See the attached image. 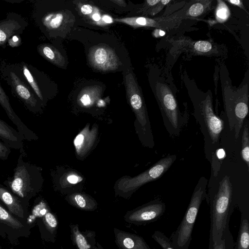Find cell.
Wrapping results in <instances>:
<instances>
[{
  "label": "cell",
  "mask_w": 249,
  "mask_h": 249,
  "mask_svg": "<svg viewBox=\"0 0 249 249\" xmlns=\"http://www.w3.org/2000/svg\"><path fill=\"white\" fill-rule=\"evenodd\" d=\"M242 164L225 154L216 174H211L206 199L210 207L209 249L221 240L235 208L241 217L249 219V170L244 172L248 168L243 170Z\"/></svg>",
  "instance_id": "6da1fadb"
},
{
  "label": "cell",
  "mask_w": 249,
  "mask_h": 249,
  "mask_svg": "<svg viewBox=\"0 0 249 249\" xmlns=\"http://www.w3.org/2000/svg\"><path fill=\"white\" fill-rule=\"evenodd\" d=\"M183 82L193 104L194 116L203 136L205 158L211 165V172L216 173L221 161L217 153L219 149L224 122L214 112L211 90L206 92L200 90L186 74Z\"/></svg>",
  "instance_id": "7a4b0ae2"
},
{
  "label": "cell",
  "mask_w": 249,
  "mask_h": 249,
  "mask_svg": "<svg viewBox=\"0 0 249 249\" xmlns=\"http://www.w3.org/2000/svg\"><path fill=\"white\" fill-rule=\"evenodd\" d=\"M151 83L167 131L173 138L179 136L187 123V114L180 111L171 85L158 68L154 70Z\"/></svg>",
  "instance_id": "3957f363"
},
{
  "label": "cell",
  "mask_w": 249,
  "mask_h": 249,
  "mask_svg": "<svg viewBox=\"0 0 249 249\" xmlns=\"http://www.w3.org/2000/svg\"><path fill=\"white\" fill-rule=\"evenodd\" d=\"M220 78L226 118L230 130L237 140L249 112L248 84L246 83L237 88L233 86L224 65L220 67Z\"/></svg>",
  "instance_id": "277c9868"
},
{
  "label": "cell",
  "mask_w": 249,
  "mask_h": 249,
  "mask_svg": "<svg viewBox=\"0 0 249 249\" xmlns=\"http://www.w3.org/2000/svg\"><path fill=\"white\" fill-rule=\"evenodd\" d=\"M25 151L20 152L13 175L3 183L10 191L21 199L33 197L41 188L42 178L40 168L25 160Z\"/></svg>",
  "instance_id": "5b68a950"
},
{
  "label": "cell",
  "mask_w": 249,
  "mask_h": 249,
  "mask_svg": "<svg viewBox=\"0 0 249 249\" xmlns=\"http://www.w3.org/2000/svg\"><path fill=\"white\" fill-rule=\"evenodd\" d=\"M208 180L204 176L199 179L189 205L180 224L170 239L175 249H189L196 219L202 201L207 198Z\"/></svg>",
  "instance_id": "8992f818"
},
{
  "label": "cell",
  "mask_w": 249,
  "mask_h": 249,
  "mask_svg": "<svg viewBox=\"0 0 249 249\" xmlns=\"http://www.w3.org/2000/svg\"><path fill=\"white\" fill-rule=\"evenodd\" d=\"M125 79L127 96L140 125L143 141L148 146L152 148L154 141L142 93L131 71L126 73Z\"/></svg>",
  "instance_id": "52a82bcc"
},
{
  "label": "cell",
  "mask_w": 249,
  "mask_h": 249,
  "mask_svg": "<svg viewBox=\"0 0 249 249\" xmlns=\"http://www.w3.org/2000/svg\"><path fill=\"white\" fill-rule=\"evenodd\" d=\"M165 204L160 199H156L127 212L124 216L127 223L142 225L156 221L164 214Z\"/></svg>",
  "instance_id": "ba28073f"
},
{
  "label": "cell",
  "mask_w": 249,
  "mask_h": 249,
  "mask_svg": "<svg viewBox=\"0 0 249 249\" xmlns=\"http://www.w3.org/2000/svg\"><path fill=\"white\" fill-rule=\"evenodd\" d=\"M185 18V11L183 9L170 16L154 18L140 17L115 18L114 20L135 28L153 27L166 30L175 27Z\"/></svg>",
  "instance_id": "9c48e42d"
},
{
  "label": "cell",
  "mask_w": 249,
  "mask_h": 249,
  "mask_svg": "<svg viewBox=\"0 0 249 249\" xmlns=\"http://www.w3.org/2000/svg\"><path fill=\"white\" fill-rule=\"evenodd\" d=\"M176 159V155L162 158L144 172L128 180L126 187L123 188L128 191L135 190L145 183L160 178L172 166Z\"/></svg>",
  "instance_id": "30bf717a"
},
{
  "label": "cell",
  "mask_w": 249,
  "mask_h": 249,
  "mask_svg": "<svg viewBox=\"0 0 249 249\" xmlns=\"http://www.w3.org/2000/svg\"><path fill=\"white\" fill-rule=\"evenodd\" d=\"M88 57L93 67L104 71L116 70L121 65L114 50L105 45H98L91 48Z\"/></svg>",
  "instance_id": "8fae6325"
},
{
  "label": "cell",
  "mask_w": 249,
  "mask_h": 249,
  "mask_svg": "<svg viewBox=\"0 0 249 249\" xmlns=\"http://www.w3.org/2000/svg\"><path fill=\"white\" fill-rule=\"evenodd\" d=\"M0 105L5 110L10 121L16 125L17 130L24 140L31 142L38 139L36 134L20 120L12 107L8 97L0 85Z\"/></svg>",
  "instance_id": "7c38bea8"
},
{
  "label": "cell",
  "mask_w": 249,
  "mask_h": 249,
  "mask_svg": "<svg viewBox=\"0 0 249 249\" xmlns=\"http://www.w3.org/2000/svg\"><path fill=\"white\" fill-rule=\"evenodd\" d=\"M13 86L17 94L27 108L33 113L38 111V102L27 86L13 72H10Z\"/></svg>",
  "instance_id": "4fadbf2b"
},
{
  "label": "cell",
  "mask_w": 249,
  "mask_h": 249,
  "mask_svg": "<svg viewBox=\"0 0 249 249\" xmlns=\"http://www.w3.org/2000/svg\"><path fill=\"white\" fill-rule=\"evenodd\" d=\"M115 242L119 249H146L149 246L142 237L114 228Z\"/></svg>",
  "instance_id": "5bb4252c"
},
{
  "label": "cell",
  "mask_w": 249,
  "mask_h": 249,
  "mask_svg": "<svg viewBox=\"0 0 249 249\" xmlns=\"http://www.w3.org/2000/svg\"><path fill=\"white\" fill-rule=\"evenodd\" d=\"M0 140L11 149L24 152L23 138L17 130L0 119Z\"/></svg>",
  "instance_id": "9a60e30c"
},
{
  "label": "cell",
  "mask_w": 249,
  "mask_h": 249,
  "mask_svg": "<svg viewBox=\"0 0 249 249\" xmlns=\"http://www.w3.org/2000/svg\"><path fill=\"white\" fill-rule=\"evenodd\" d=\"M0 200L7 206L11 213L23 218L24 208L22 200L1 183H0Z\"/></svg>",
  "instance_id": "2e32d148"
},
{
  "label": "cell",
  "mask_w": 249,
  "mask_h": 249,
  "mask_svg": "<svg viewBox=\"0 0 249 249\" xmlns=\"http://www.w3.org/2000/svg\"><path fill=\"white\" fill-rule=\"evenodd\" d=\"M38 52L51 63L59 67H63L65 60L59 52L50 45L43 44L38 47Z\"/></svg>",
  "instance_id": "e0dca14e"
},
{
  "label": "cell",
  "mask_w": 249,
  "mask_h": 249,
  "mask_svg": "<svg viewBox=\"0 0 249 249\" xmlns=\"http://www.w3.org/2000/svg\"><path fill=\"white\" fill-rule=\"evenodd\" d=\"M246 218L241 217L239 231L234 249H249V221Z\"/></svg>",
  "instance_id": "ac0fdd59"
},
{
  "label": "cell",
  "mask_w": 249,
  "mask_h": 249,
  "mask_svg": "<svg viewBox=\"0 0 249 249\" xmlns=\"http://www.w3.org/2000/svg\"><path fill=\"white\" fill-rule=\"evenodd\" d=\"M69 200L71 205L82 210L92 211L96 209L94 200L80 194L70 196Z\"/></svg>",
  "instance_id": "d6986e66"
},
{
  "label": "cell",
  "mask_w": 249,
  "mask_h": 249,
  "mask_svg": "<svg viewBox=\"0 0 249 249\" xmlns=\"http://www.w3.org/2000/svg\"><path fill=\"white\" fill-rule=\"evenodd\" d=\"M101 91L99 87H86L80 93L79 100L84 106H90L99 98Z\"/></svg>",
  "instance_id": "ffe728a7"
},
{
  "label": "cell",
  "mask_w": 249,
  "mask_h": 249,
  "mask_svg": "<svg viewBox=\"0 0 249 249\" xmlns=\"http://www.w3.org/2000/svg\"><path fill=\"white\" fill-rule=\"evenodd\" d=\"M19 28V24L15 20H9L0 22V46L5 43Z\"/></svg>",
  "instance_id": "44dd1931"
},
{
  "label": "cell",
  "mask_w": 249,
  "mask_h": 249,
  "mask_svg": "<svg viewBox=\"0 0 249 249\" xmlns=\"http://www.w3.org/2000/svg\"><path fill=\"white\" fill-rule=\"evenodd\" d=\"M240 155L243 161L249 169V130L248 120L243 126Z\"/></svg>",
  "instance_id": "7402d4cb"
},
{
  "label": "cell",
  "mask_w": 249,
  "mask_h": 249,
  "mask_svg": "<svg viewBox=\"0 0 249 249\" xmlns=\"http://www.w3.org/2000/svg\"><path fill=\"white\" fill-rule=\"evenodd\" d=\"M71 237L73 244L78 249H90V247L83 233L80 231L78 225L71 224Z\"/></svg>",
  "instance_id": "603a6c76"
},
{
  "label": "cell",
  "mask_w": 249,
  "mask_h": 249,
  "mask_svg": "<svg viewBox=\"0 0 249 249\" xmlns=\"http://www.w3.org/2000/svg\"><path fill=\"white\" fill-rule=\"evenodd\" d=\"M42 21L49 29H56L60 27L64 21V15L62 13H51L44 17Z\"/></svg>",
  "instance_id": "cb8c5ba5"
},
{
  "label": "cell",
  "mask_w": 249,
  "mask_h": 249,
  "mask_svg": "<svg viewBox=\"0 0 249 249\" xmlns=\"http://www.w3.org/2000/svg\"><path fill=\"white\" fill-rule=\"evenodd\" d=\"M210 0H199L193 4L185 11L186 17H197L200 16L206 11L207 7H209L211 4Z\"/></svg>",
  "instance_id": "d4e9b609"
},
{
  "label": "cell",
  "mask_w": 249,
  "mask_h": 249,
  "mask_svg": "<svg viewBox=\"0 0 249 249\" xmlns=\"http://www.w3.org/2000/svg\"><path fill=\"white\" fill-rule=\"evenodd\" d=\"M152 238L162 249H175L170 238L159 231H156L152 234Z\"/></svg>",
  "instance_id": "484cf974"
},
{
  "label": "cell",
  "mask_w": 249,
  "mask_h": 249,
  "mask_svg": "<svg viewBox=\"0 0 249 249\" xmlns=\"http://www.w3.org/2000/svg\"><path fill=\"white\" fill-rule=\"evenodd\" d=\"M22 71L25 78L30 85L33 89L34 90L36 95L41 101H43V96L40 89L35 80V78L33 77L27 66L23 65Z\"/></svg>",
  "instance_id": "4316f807"
},
{
  "label": "cell",
  "mask_w": 249,
  "mask_h": 249,
  "mask_svg": "<svg viewBox=\"0 0 249 249\" xmlns=\"http://www.w3.org/2000/svg\"><path fill=\"white\" fill-rule=\"evenodd\" d=\"M230 10L226 3L222 0L217 1L215 16L217 21L220 22H224L230 16Z\"/></svg>",
  "instance_id": "83f0119b"
},
{
  "label": "cell",
  "mask_w": 249,
  "mask_h": 249,
  "mask_svg": "<svg viewBox=\"0 0 249 249\" xmlns=\"http://www.w3.org/2000/svg\"><path fill=\"white\" fill-rule=\"evenodd\" d=\"M43 221L47 230L53 233L57 227V220L56 217L51 213L47 212L43 217Z\"/></svg>",
  "instance_id": "f1b7e54d"
},
{
  "label": "cell",
  "mask_w": 249,
  "mask_h": 249,
  "mask_svg": "<svg viewBox=\"0 0 249 249\" xmlns=\"http://www.w3.org/2000/svg\"><path fill=\"white\" fill-rule=\"evenodd\" d=\"M232 238L230 227H228L224 232L220 241L215 244L212 249H227L229 242Z\"/></svg>",
  "instance_id": "f546056e"
},
{
  "label": "cell",
  "mask_w": 249,
  "mask_h": 249,
  "mask_svg": "<svg viewBox=\"0 0 249 249\" xmlns=\"http://www.w3.org/2000/svg\"><path fill=\"white\" fill-rule=\"evenodd\" d=\"M194 49L200 53H208L212 49V44L209 41L200 40L196 41L194 44Z\"/></svg>",
  "instance_id": "4dcf8cb0"
},
{
  "label": "cell",
  "mask_w": 249,
  "mask_h": 249,
  "mask_svg": "<svg viewBox=\"0 0 249 249\" xmlns=\"http://www.w3.org/2000/svg\"><path fill=\"white\" fill-rule=\"evenodd\" d=\"M11 152V148L0 140V160H7Z\"/></svg>",
  "instance_id": "1f68e13d"
},
{
  "label": "cell",
  "mask_w": 249,
  "mask_h": 249,
  "mask_svg": "<svg viewBox=\"0 0 249 249\" xmlns=\"http://www.w3.org/2000/svg\"><path fill=\"white\" fill-rule=\"evenodd\" d=\"M93 8L89 4H84L81 7V12L84 15H88L92 13Z\"/></svg>",
  "instance_id": "d6a6232c"
},
{
  "label": "cell",
  "mask_w": 249,
  "mask_h": 249,
  "mask_svg": "<svg viewBox=\"0 0 249 249\" xmlns=\"http://www.w3.org/2000/svg\"><path fill=\"white\" fill-rule=\"evenodd\" d=\"M67 180L71 184H75L82 181L83 178L80 177L71 175L68 177Z\"/></svg>",
  "instance_id": "836d02e7"
},
{
  "label": "cell",
  "mask_w": 249,
  "mask_h": 249,
  "mask_svg": "<svg viewBox=\"0 0 249 249\" xmlns=\"http://www.w3.org/2000/svg\"><path fill=\"white\" fill-rule=\"evenodd\" d=\"M19 39L17 36H14L12 38H9L8 43L11 47H17L19 45Z\"/></svg>",
  "instance_id": "e575fe53"
},
{
  "label": "cell",
  "mask_w": 249,
  "mask_h": 249,
  "mask_svg": "<svg viewBox=\"0 0 249 249\" xmlns=\"http://www.w3.org/2000/svg\"><path fill=\"white\" fill-rule=\"evenodd\" d=\"M103 21L106 23H112L113 21V18L109 15H105L102 17Z\"/></svg>",
  "instance_id": "d590c367"
},
{
  "label": "cell",
  "mask_w": 249,
  "mask_h": 249,
  "mask_svg": "<svg viewBox=\"0 0 249 249\" xmlns=\"http://www.w3.org/2000/svg\"><path fill=\"white\" fill-rule=\"evenodd\" d=\"M160 1V0H147L145 2L148 6H154L157 5Z\"/></svg>",
  "instance_id": "8d00e7d4"
},
{
  "label": "cell",
  "mask_w": 249,
  "mask_h": 249,
  "mask_svg": "<svg viewBox=\"0 0 249 249\" xmlns=\"http://www.w3.org/2000/svg\"><path fill=\"white\" fill-rule=\"evenodd\" d=\"M228 2L231 3L232 4H234L239 6L240 7L242 6V1L239 0H227Z\"/></svg>",
  "instance_id": "74e56055"
},
{
  "label": "cell",
  "mask_w": 249,
  "mask_h": 249,
  "mask_svg": "<svg viewBox=\"0 0 249 249\" xmlns=\"http://www.w3.org/2000/svg\"><path fill=\"white\" fill-rule=\"evenodd\" d=\"M101 16L98 13H94L92 16V18L95 21H98L101 19Z\"/></svg>",
  "instance_id": "f35d334b"
},
{
  "label": "cell",
  "mask_w": 249,
  "mask_h": 249,
  "mask_svg": "<svg viewBox=\"0 0 249 249\" xmlns=\"http://www.w3.org/2000/svg\"><path fill=\"white\" fill-rule=\"evenodd\" d=\"M234 242L232 238L230 241L227 249H234Z\"/></svg>",
  "instance_id": "ab89813d"
},
{
  "label": "cell",
  "mask_w": 249,
  "mask_h": 249,
  "mask_svg": "<svg viewBox=\"0 0 249 249\" xmlns=\"http://www.w3.org/2000/svg\"><path fill=\"white\" fill-rule=\"evenodd\" d=\"M112 2L116 3L122 6H125V3L124 0H111Z\"/></svg>",
  "instance_id": "60d3db41"
},
{
  "label": "cell",
  "mask_w": 249,
  "mask_h": 249,
  "mask_svg": "<svg viewBox=\"0 0 249 249\" xmlns=\"http://www.w3.org/2000/svg\"><path fill=\"white\" fill-rule=\"evenodd\" d=\"M146 249H151L149 247H148V248H147Z\"/></svg>",
  "instance_id": "b9f144b4"
},
{
  "label": "cell",
  "mask_w": 249,
  "mask_h": 249,
  "mask_svg": "<svg viewBox=\"0 0 249 249\" xmlns=\"http://www.w3.org/2000/svg\"><path fill=\"white\" fill-rule=\"evenodd\" d=\"M61 249H63V248L62 247V248H61Z\"/></svg>",
  "instance_id": "7bdbcfd3"
}]
</instances>
